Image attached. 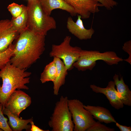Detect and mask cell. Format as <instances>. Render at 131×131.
Listing matches in <instances>:
<instances>
[{"mask_svg":"<svg viewBox=\"0 0 131 131\" xmlns=\"http://www.w3.org/2000/svg\"><path fill=\"white\" fill-rule=\"evenodd\" d=\"M45 36L27 28L20 33L14 44L10 62L21 69L28 68L39 59L45 50Z\"/></svg>","mask_w":131,"mask_h":131,"instance_id":"1","label":"cell"},{"mask_svg":"<svg viewBox=\"0 0 131 131\" xmlns=\"http://www.w3.org/2000/svg\"><path fill=\"white\" fill-rule=\"evenodd\" d=\"M31 73L12 64L9 62L0 70L2 84L0 85V103L3 106L9 96L16 89H29L26 84L30 82Z\"/></svg>","mask_w":131,"mask_h":131,"instance_id":"2","label":"cell"},{"mask_svg":"<svg viewBox=\"0 0 131 131\" xmlns=\"http://www.w3.org/2000/svg\"><path fill=\"white\" fill-rule=\"evenodd\" d=\"M28 0L27 28L35 33L45 36L49 31L56 29L55 20L45 12L39 0Z\"/></svg>","mask_w":131,"mask_h":131,"instance_id":"3","label":"cell"},{"mask_svg":"<svg viewBox=\"0 0 131 131\" xmlns=\"http://www.w3.org/2000/svg\"><path fill=\"white\" fill-rule=\"evenodd\" d=\"M101 60L109 65H117L123 60L115 52L108 51L101 53L97 50H82L78 60L73 64V66L79 71L92 70L95 66L97 61Z\"/></svg>","mask_w":131,"mask_h":131,"instance_id":"4","label":"cell"},{"mask_svg":"<svg viewBox=\"0 0 131 131\" xmlns=\"http://www.w3.org/2000/svg\"><path fill=\"white\" fill-rule=\"evenodd\" d=\"M67 97L61 96L57 101L48 124L52 131H73L74 124L69 110Z\"/></svg>","mask_w":131,"mask_h":131,"instance_id":"5","label":"cell"},{"mask_svg":"<svg viewBox=\"0 0 131 131\" xmlns=\"http://www.w3.org/2000/svg\"><path fill=\"white\" fill-rule=\"evenodd\" d=\"M71 39L70 36H66L60 44H52L49 53L50 57L62 59L68 71L73 68V64L78 59L82 50L80 47L71 45Z\"/></svg>","mask_w":131,"mask_h":131,"instance_id":"6","label":"cell"},{"mask_svg":"<svg viewBox=\"0 0 131 131\" xmlns=\"http://www.w3.org/2000/svg\"><path fill=\"white\" fill-rule=\"evenodd\" d=\"M68 104L74 124V131H86L96 121L90 112L77 99H68Z\"/></svg>","mask_w":131,"mask_h":131,"instance_id":"7","label":"cell"},{"mask_svg":"<svg viewBox=\"0 0 131 131\" xmlns=\"http://www.w3.org/2000/svg\"><path fill=\"white\" fill-rule=\"evenodd\" d=\"M31 97L20 90H16L10 95L4 106L13 114L19 117L20 113L29 106Z\"/></svg>","mask_w":131,"mask_h":131,"instance_id":"8","label":"cell"},{"mask_svg":"<svg viewBox=\"0 0 131 131\" xmlns=\"http://www.w3.org/2000/svg\"><path fill=\"white\" fill-rule=\"evenodd\" d=\"M74 9L82 18H89L91 14L98 13L99 8L103 7L96 0H64Z\"/></svg>","mask_w":131,"mask_h":131,"instance_id":"9","label":"cell"},{"mask_svg":"<svg viewBox=\"0 0 131 131\" xmlns=\"http://www.w3.org/2000/svg\"><path fill=\"white\" fill-rule=\"evenodd\" d=\"M19 34L13 28L10 20H0V53L5 51Z\"/></svg>","mask_w":131,"mask_h":131,"instance_id":"10","label":"cell"},{"mask_svg":"<svg viewBox=\"0 0 131 131\" xmlns=\"http://www.w3.org/2000/svg\"><path fill=\"white\" fill-rule=\"evenodd\" d=\"M77 19L75 22L71 16L67 18L66 27L69 31L80 40H87L91 38L95 31L91 27L87 29L84 27L81 16L77 15Z\"/></svg>","mask_w":131,"mask_h":131,"instance_id":"11","label":"cell"},{"mask_svg":"<svg viewBox=\"0 0 131 131\" xmlns=\"http://www.w3.org/2000/svg\"><path fill=\"white\" fill-rule=\"evenodd\" d=\"M90 88L96 93L104 94L109 101L110 105L115 109L118 110L123 107L124 104L115 88L113 81H110L105 88L100 87L94 84L90 85Z\"/></svg>","mask_w":131,"mask_h":131,"instance_id":"12","label":"cell"},{"mask_svg":"<svg viewBox=\"0 0 131 131\" xmlns=\"http://www.w3.org/2000/svg\"><path fill=\"white\" fill-rule=\"evenodd\" d=\"M45 12L50 16L53 10L59 9L66 11L72 16L77 15L74 9L64 0H39Z\"/></svg>","mask_w":131,"mask_h":131,"instance_id":"13","label":"cell"},{"mask_svg":"<svg viewBox=\"0 0 131 131\" xmlns=\"http://www.w3.org/2000/svg\"><path fill=\"white\" fill-rule=\"evenodd\" d=\"M2 111L4 115H6L9 119L8 123L12 131H21L25 129L26 131H31V125L29 124L33 120V117L27 119H23L11 112L3 106Z\"/></svg>","mask_w":131,"mask_h":131,"instance_id":"14","label":"cell"},{"mask_svg":"<svg viewBox=\"0 0 131 131\" xmlns=\"http://www.w3.org/2000/svg\"><path fill=\"white\" fill-rule=\"evenodd\" d=\"M83 106L90 112L94 118L101 123L108 124L116 122L109 110L104 107L84 105Z\"/></svg>","mask_w":131,"mask_h":131,"instance_id":"15","label":"cell"},{"mask_svg":"<svg viewBox=\"0 0 131 131\" xmlns=\"http://www.w3.org/2000/svg\"><path fill=\"white\" fill-rule=\"evenodd\" d=\"M113 79L118 95L123 104L131 106V91L128 86L125 83L123 77L119 79L118 75L115 74Z\"/></svg>","mask_w":131,"mask_h":131,"instance_id":"16","label":"cell"},{"mask_svg":"<svg viewBox=\"0 0 131 131\" xmlns=\"http://www.w3.org/2000/svg\"><path fill=\"white\" fill-rule=\"evenodd\" d=\"M53 60L56 64L57 69V76L53 82V93L54 95H57L60 87L64 85L65 82V78L68 74V70L65 68L63 62L60 59L53 57Z\"/></svg>","mask_w":131,"mask_h":131,"instance_id":"17","label":"cell"},{"mask_svg":"<svg viewBox=\"0 0 131 131\" xmlns=\"http://www.w3.org/2000/svg\"><path fill=\"white\" fill-rule=\"evenodd\" d=\"M28 12L27 6H25L22 13L10 21L14 29L19 34L27 28Z\"/></svg>","mask_w":131,"mask_h":131,"instance_id":"18","label":"cell"},{"mask_svg":"<svg viewBox=\"0 0 131 131\" xmlns=\"http://www.w3.org/2000/svg\"><path fill=\"white\" fill-rule=\"evenodd\" d=\"M57 74V69L54 61H53L46 65L41 74L40 80L42 83L55 80Z\"/></svg>","mask_w":131,"mask_h":131,"instance_id":"19","label":"cell"},{"mask_svg":"<svg viewBox=\"0 0 131 131\" xmlns=\"http://www.w3.org/2000/svg\"><path fill=\"white\" fill-rule=\"evenodd\" d=\"M14 52V47L12 43L5 51L0 53V70L10 61L13 55Z\"/></svg>","mask_w":131,"mask_h":131,"instance_id":"20","label":"cell"},{"mask_svg":"<svg viewBox=\"0 0 131 131\" xmlns=\"http://www.w3.org/2000/svg\"><path fill=\"white\" fill-rule=\"evenodd\" d=\"M25 6L23 4L19 5L13 2L8 5L7 8L11 14L12 18H15L22 13Z\"/></svg>","mask_w":131,"mask_h":131,"instance_id":"21","label":"cell"},{"mask_svg":"<svg viewBox=\"0 0 131 131\" xmlns=\"http://www.w3.org/2000/svg\"><path fill=\"white\" fill-rule=\"evenodd\" d=\"M115 129L107 127L102 124L101 122L96 121L86 131H114Z\"/></svg>","mask_w":131,"mask_h":131,"instance_id":"22","label":"cell"},{"mask_svg":"<svg viewBox=\"0 0 131 131\" xmlns=\"http://www.w3.org/2000/svg\"><path fill=\"white\" fill-rule=\"evenodd\" d=\"M3 106L0 103V131H12L7 122L8 119L4 116L3 113Z\"/></svg>","mask_w":131,"mask_h":131,"instance_id":"23","label":"cell"},{"mask_svg":"<svg viewBox=\"0 0 131 131\" xmlns=\"http://www.w3.org/2000/svg\"><path fill=\"white\" fill-rule=\"evenodd\" d=\"M107 9L110 10L116 6L118 3L115 0H96Z\"/></svg>","mask_w":131,"mask_h":131,"instance_id":"24","label":"cell"},{"mask_svg":"<svg viewBox=\"0 0 131 131\" xmlns=\"http://www.w3.org/2000/svg\"><path fill=\"white\" fill-rule=\"evenodd\" d=\"M122 49L129 55L128 58L125 59V61L131 64V41L129 40L125 42L122 47Z\"/></svg>","mask_w":131,"mask_h":131,"instance_id":"25","label":"cell"},{"mask_svg":"<svg viewBox=\"0 0 131 131\" xmlns=\"http://www.w3.org/2000/svg\"><path fill=\"white\" fill-rule=\"evenodd\" d=\"M116 125L121 131H131V127L121 125L118 123H115Z\"/></svg>","mask_w":131,"mask_h":131,"instance_id":"26","label":"cell"},{"mask_svg":"<svg viewBox=\"0 0 131 131\" xmlns=\"http://www.w3.org/2000/svg\"><path fill=\"white\" fill-rule=\"evenodd\" d=\"M31 125L30 130L31 131H49V130H44L41 129L35 125L33 121H31L30 123Z\"/></svg>","mask_w":131,"mask_h":131,"instance_id":"27","label":"cell"},{"mask_svg":"<svg viewBox=\"0 0 131 131\" xmlns=\"http://www.w3.org/2000/svg\"></svg>","mask_w":131,"mask_h":131,"instance_id":"28","label":"cell"}]
</instances>
